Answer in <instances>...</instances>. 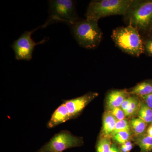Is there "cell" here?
<instances>
[{
	"label": "cell",
	"instance_id": "5b68a950",
	"mask_svg": "<svg viewBox=\"0 0 152 152\" xmlns=\"http://www.w3.org/2000/svg\"><path fill=\"white\" fill-rule=\"evenodd\" d=\"M125 20L140 32L152 27V1L134 0L124 15Z\"/></svg>",
	"mask_w": 152,
	"mask_h": 152
},
{
	"label": "cell",
	"instance_id": "9c48e42d",
	"mask_svg": "<svg viewBox=\"0 0 152 152\" xmlns=\"http://www.w3.org/2000/svg\"><path fill=\"white\" fill-rule=\"evenodd\" d=\"M130 96L129 90L121 89L111 91L106 96L105 104L107 110L121 107L124 101Z\"/></svg>",
	"mask_w": 152,
	"mask_h": 152
},
{
	"label": "cell",
	"instance_id": "9a60e30c",
	"mask_svg": "<svg viewBox=\"0 0 152 152\" xmlns=\"http://www.w3.org/2000/svg\"><path fill=\"white\" fill-rule=\"evenodd\" d=\"M138 112V116L144 121L147 124H152V110L142 100Z\"/></svg>",
	"mask_w": 152,
	"mask_h": 152
},
{
	"label": "cell",
	"instance_id": "3957f363",
	"mask_svg": "<svg viewBox=\"0 0 152 152\" xmlns=\"http://www.w3.org/2000/svg\"><path fill=\"white\" fill-rule=\"evenodd\" d=\"M134 0H99L90 2L86 12V18L99 21L110 16H124Z\"/></svg>",
	"mask_w": 152,
	"mask_h": 152
},
{
	"label": "cell",
	"instance_id": "d4e9b609",
	"mask_svg": "<svg viewBox=\"0 0 152 152\" xmlns=\"http://www.w3.org/2000/svg\"><path fill=\"white\" fill-rule=\"evenodd\" d=\"M110 152H121L119 145L112 142Z\"/></svg>",
	"mask_w": 152,
	"mask_h": 152
},
{
	"label": "cell",
	"instance_id": "ac0fdd59",
	"mask_svg": "<svg viewBox=\"0 0 152 152\" xmlns=\"http://www.w3.org/2000/svg\"><path fill=\"white\" fill-rule=\"evenodd\" d=\"M112 143L111 138L99 136L96 144V152H110Z\"/></svg>",
	"mask_w": 152,
	"mask_h": 152
},
{
	"label": "cell",
	"instance_id": "4316f807",
	"mask_svg": "<svg viewBox=\"0 0 152 152\" xmlns=\"http://www.w3.org/2000/svg\"><path fill=\"white\" fill-rule=\"evenodd\" d=\"M151 29H152V27L151 28ZM151 38H152L151 39H152V30H151Z\"/></svg>",
	"mask_w": 152,
	"mask_h": 152
},
{
	"label": "cell",
	"instance_id": "5bb4252c",
	"mask_svg": "<svg viewBox=\"0 0 152 152\" xmlns=\"http://www.w3.org/2000/svg\"><path fill=\"white\" fill-rule=\"evenodd\" d=\"M130 123L134 134H142L146 133L148 124L139 117L132 118L130 121Z\"/></svg>",
	"mask_w": 152,
	"mask_h": 152
},
{
	"label": "cell",
	"instance_id": "6da1fadb",
	"mask_svg": "<svg viewBox=\"0 0 152 152\" xmlns=\"http://www.w3.org/2000/svg\"><path fill=\"white\" fill-rule=\"evenodd\" d=\"M70 26L74 38L82 48L94 49L100 44L103 33L97 21L87 18L80 20Z\"/></svg>",
	"mask_w": 152,
	"mask_h": 152
},
{
	"label": "cell",
	"instance_id": "484cf974",
	"mask_svg": "<svg viewBox=\"0 0 152 152\" xmlns=\"http://www.w3.org/2000/svg\"><path fill=\"white\" fill-rule=\"evenodd\" d=\"M146 134L149 136L152 137V124H150L147 128Z\"/></svg>",
	"mask_w": 152,
	"mask_h": 152
},
{
	"label": "cell",
	"instance_id": "52a82bcc",
	"mask_svg": "<svg viewBox=\"0 0 152 152\" xmlns=\"http://www.w3.org/2000/svg\"><path fill=\"white\" fill-rule=\"evenodd\" d=\"M40 28H41V26L35 29L26 31L18 39L14 41L12 44V48L15 53L16 59L30 61L32 58L35 47L46 42L47 39H44L39 42H36L31 37L33 33Z\"/></svg>",
	"mask_w": 152,
	"mask_h": 152
},
{
	"label": "cell",
	"instance_id": "ba28073f",
	"mask_svg": "<svg viewBox=\"0 0 152 152\" xmlns=\"http://www.w3.org/2000/svg\"><path fill=\"white\" fill-rule=\"evenodd\" d=\"M99 96L96 92H90L83 96L69 100H64L63 102L67 109L70 119L78 116L86 107Z\"/></svg>",
	"mask_w": 152,
	"mask_h": 152
},
{
	"label": "cell",
	"instance_id": "277c9868",
	"mask_svg": "<svg viewBox=\"0 0 152 152\" xmlns=\"http://www.w3.org/2000/svg\"><path fill=\"white\" fill-rule=\"evenodd\" d=\"M49 17L41 26L45 28L55 23H62L72 26L80 20L75 2L72 0H51L49 1Z\"/></svg>",
	"mask_w": 152,
	"mask_h": 152
},
{
	"label": "cell",
	"instance_id": "8992f818",
	"mask_svg": "<svg viewBox=\"0 0 152 152\" xmlns=\"http://www.w3.org/2000/svg\"><path fill=\"white\" fill-rule=\"evenodd\" d=\"M83 144V137H76L69 131L62 130L35 152H63L68 149L81 146Z\"/></svg>",
	"mask_w": 152,
	"mask_h": 152
},
{
	"label": "cell",
	"instance_id": "7c38bea8",
	"mask_svg": "<svg viewBox=\"0 0 152 152\" xmlns=\"http://www.w3.org/2000/svg\"><path fill=\"white\" fill-rule=\"evenodd\" d=\"M132 141L138 146L140 152H152V137L146 133L142 134H134Z\"/></svg>",
	"mask_w": 152,
	"mask_h": 152
},
{
	"label": "cell",
	"instance_id": "cb8c5ba5",
	"mask_svg": "<svg viewBox=\"0 0 152 152\" xmlns=\"http://www.w3.org/2000/svg\"><path fill=\"white\" fill-rule=\"evenodd\" d=\"M140 99L152 110V94Z\"/></svg>",
	"mask_w": 152,
	"mask_h": 152
},
{
	"label": "cell",
	"instance_id": "30bf717a",
	"mask_svg": "<svg viewBox=\"0 0 152 152\" xmlns=\"http://www.w3.org/2000/svg\"><path fill=\"white\" fill-rule=\"evenodd\" d=\"M69 120L67 109L66 105L63 103L52 114L50 119L47 123V127L48 129H52Z\"/></svg>",
	"mask_w": 152,
	"mask_h": 152
},
{
	"label": "cell",
	"instance_id": "44dd1931",
	"mask_svg": "<svg viewBox=\"0 0 152 152\" xmlns=\"http://www.w3.org/2000/svg\"><path fill=\"white\" fill-rule=\"evenodd\" d=\"M134 144L132 140H130L122 145H120L119 146L121 152H130L134 147Z\"/></svg>",
	"mask_w": 152,
	"mask_h": 152
},
{
	"label": "cell",
	"instance_id": "7402d4cb",
	"mask_svg": "<svg viewBox=\"0 0 152 152\" xmlns=\"http://www.w3.org/2000/svg\"><path fill=\"white\" fill-rule=\"evenodd\" d=\"M134 98V95H131L129 97L126 98L123 102L121 107L124 111V112H126L129 108L131 103L132 102Z\"/></svg>",
	"mask_w": 152,
	"mask_h": 152
},
{
	"label": "cell",
	"instance_id": "d6986e66",
	"mask_svg": "<svg viewBox=\"0 0 152 152\" xmlns=\"http://www.w3.org/2000/svg\"><path fill=\"white\" fill-rule=\"evenodd\" d=\"M132 130L130 121L127 118L124 119L117 122L115 129L112 134V137L117 133L123 131ZM111 137V138H112Z\"/></svg>",
	"mask_w": 152,
	"mask_h": 152
},
{
	"label": "cell",
	"instance_id": "7a4b0ae2",
	"mask_svg": "<svg viewBox=\"0 0 152 152\" xmlns=\"http://www.w3.org/2000/svg\"><path fill=\"white\" fill-rule=\"evenodd\" d=\"M111 37L116 45L128 54L137 57L145 51L140 32L130 25L113 30Z\"/></svg>",
	"mask_w": 152,
	"mask_h": 152
},
{
	"label": "cell",
	"instance_id": "e0dca14e",
	"mask_svg": "<svg viewBox=\"0 0 152 152\" xmlns=\"http://www.w3.org/2000/svg\"><path fill=\"white\" fill-rule=\"evenodd\" d=\"M141 100L137 96L134 95L132 102L128 110L125 112L126 117L132 118H135L138 115V112L140 107Z\"/></svg>",
	"mask_w": 152,
	"mask_h": 152
},
{
	"label": "cell",
	"instance_id": "2e32d148",
	"mask_svg": "<svg viewBox=\"0 0 152 152\" xmlns=\"http://www.w3.org/2000/svg\"><path fill=\"white\" fill-rule=\"evenodd\" d=\"M134 134L132 130L123 131L114 135L112 137L113 142L117 145H122L130 140H132Z\"/></svg>",
	"mask_w": 152,
	"mask_h": 152
},
{
	"label": "cell",
	"instance_id": "603a6c76",
	"mask_svg": "<svg viewBox=\"0 0 152 152\" xmlns=\"http://www.w3.org/2000/svg\"><path fill=\"white\" fill-rule=\"evenodd\" d=\"M144 50L147 53L152 56V39L147 40L144 43Z\"/></svg>",
	"mask_w": 152,
	"mask_h": 152
},
{
	"label": "cell",
	"instance_id": "8fae6325",
	"mask_svg": "<svg viewBox=\"0 0 152 152\" xmlns=\"http://www.w3.org/2000/svg\"><path fill=\"white\" fill-rule=\"evenodd\" d=\"M117 121L115 117L106 110L103 116L102 126L99 136L111 138Z\"/></svg>",
	"mask_w": 152,
	"mask_h": 152
},
{
	"label": "cell",
	"instance_id": "4fadbf2b",
	"mask_svg": "<svg viewBox=\"0 0 152 152\" xmlns=\"http://www.w3.org/2000/svg\"><path fill=\"white\" fill-rule=\"evenodd\" d=\"M131 95L142 98L152 94V81L146 80L139 83L129 90Z\"/></svg>",
	"mask_w": 152,
	"mask_h": 152
},
{
	"label": "cell",
	"instance_id": "ffe728a7",
	"mask_svg": "<svg viewBox=\"0 0 152 152\" xmlns=\"http://www.w3.org/2000/svg\"><path fill=\"white\" fill-rule=\"evenodd\" d=\"M110 112L116 119L117 121H121L126 118V116L125 112L122 109L119 107L113 108L107 110Z\"/></svg>",
	"mask_w": 152,
	"mask_h": 152
}]
</instances>
